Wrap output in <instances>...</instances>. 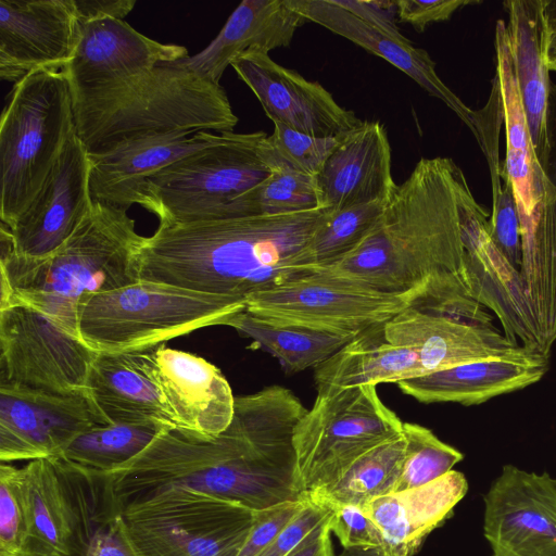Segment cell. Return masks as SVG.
Wrapping results in <instances>:
<instances>
[{
  "label": "cell",
  "mask_w": 556,
  "mask_h": 556,
  "mask_svg": "<svg viewBox=\"0 0 556 556\" xmlns=\"http://www.w3.org/2000/svg\"><path fill=\"white\" fill-rule=\"evenodd\" d=\"M376 387L317 389L294 430L304 495L331 485L363 454L402 433L403 421L383 404Z\"/></svg>",
  "instance_id": "9c48e42d"
},
{
  "label": "cell",
  "mask_w": 556,
  "mask_h": 556,
  "mask_svg": "<svg viewBox=\"0 0 556 556\" xmlns=\"http://www.w3.org/2000/svg\"><path fill=\"white\" fill-rule=\"evenodd\" d=\"M334 210L160 226L136 256L139 280L229 298L253 294L311 274L309 245Z\"/></svg>",
  "instance_id": "3957f363"
},
{
  "label": "cell",
  "mask_w": 556,
  "mask_h": 556,
  "mask_svg": "<svg viewBox=\"0 0 556 556\" xmlns=\"http://www.w3.org/2000/svg\"><path fill=\"white\" fill-rule=\"evenodd\" d=\"M386 203L358 204L333 211L316 231L309 245V256L315 268L353 251L374 229Z\"/></svg>",
  "instance_id": "f35d334b"
},
{
  "label": "cell",
  "mask_w": 556,
  "mask_h": 556,
  "mask_svg": "<svg viewBox=\"0 0 556 556\" xmlns=\"http://www.w3.org/2000/svg\"><path fill=\"white\" fill-rule=\"evenodd\" d=\"M546 63L549 72H556V0L547 5Z\"/></svg>",
  "instance_id": "f5cc1de1"
},
{
  "label": "cell",
  "mask_w": 556,
  "mask_h": 556,
  "mask_svg": "<svg viewBox=\"0 0 556 556\" xmlns=\"http://www.w3.org/2000/svg\"><path fill=\"white\" fill-rule=\"evenodd\" d=\"M187 56L184 46L161 43L124 20L106 18L80 25L75 52L63 71L72 89L88 88L124 80Z\"/></svg>",
  "instance_id": "603a6c76"
},
{
  "label": "cell",
  "mask_w": 556,
  "mask_h": 556,
  "mask_svg": "<svg viewBox=\"0 0 556 556\" xmlns=\"http://www.w3.org/2000/svg\"><path fill=\"white\" fill-rule=\"evenodd\" d=\"M0 386L50 393L86 391L97 352L39 309L0 304Z\"/></svg>",
  "instance_id": "8fae6325"
},
{
  "label": "cell",
  "mask_w": 556,
  "mask_h": 556,
  "mask_svg": "<svg viewBox=\"0 0 556 556\" xmlns=\"http://www.w3.org/2000/svg\"><path fill=\"white\" fill-rule=\"evenodd\" d=\"M331 514L332 510L328 506L307 496V503L304 508L258 556L289 555L315 528L325 522Z\"/></svg>",
  "instance_id": "bcb514c9"
},
{
  "label": "cell",
  "mask_w": 556,
  "mask_h": 556,
  "mask_svg": "<svg viewBox=\"0 0 556 556\" xmlns=\"http://www.w3.org/2000/svg\"><path fill=\"white\" fill-rule=\"evenodd\" d=\"M75 131L89 153L172 131H232L238 123L220 86L181 60L112 84L72 89Z\"/></svg>",
  "instance_id": "5b68a950"
},
{
  "label": "cell",
  "mask_w": 556,
  "mask_h": 556,
  "mask_svg": "<svg viewBox=\"0 0 556 556\" xmlns=\"http://www.w3.org/2000/svg\"><path fill=\"white\" fill-rule=\"evenodd\" d=\"M306 22L293 0H244L205 49L182 61L199 75L219 84L225 70L237 59L288 47Z\"/></svg>",
  "instance_id": "d4e9b609"
},
{
  "label": "cell",
  "mask_w": 556,
  "mask_h": 556,
  "mask_svg": "<svg viewBox=\"0 0 556 556\" xmlns=\"http://www.w3.org/2000/svg\"><path fill=\"white\" fill-rule=\"evenodd\" d=\"M492 556H497V555L493 554Z\"/></svg>",
  "instance_id": "11a10c76"
},
{
  "label": "cell",
  "mask_w": 556,
  "mask_h": 556,
  "mask_svg": "<svg viewBox=\"0 0 556 556\" xmlns=\"http://www.w3.org/2000/svg\"><path fill=\"white\" fill-rule=\"evenodd\" d=\"M483 534L497 556H556V479L505 465L483 495Z\"/></svg>",
  "instance_id": "9a60e30c"
},
{
  "label": "cell",
  "mask_w": 556,
  "mask_h": 556,
  "mask_svg": "<svg viewBox=\"0 0 556 556\" xmlns=\"http://www.w3.org/2000/svg\"><path fill=\"white\" fill-rule=\"evenodd\" d=\"M89 153L74 130L41 188L9 228L13 252L42 257L59 249L91 208Z\"/></svg>",
  "instance_id": "2e32d148"
},
{
  "label": "cell",
  "mask_w": 556,
  "mask_h": 556,
  "mask_svg": "<svg viewBox=\"0 0 556 556\" xmlns=\"http://www.w3.org/2000/svg\"><path fill=\"white\" fill-rule=\"evenodd\" d=\"M492 195L489 236L493 244L519 270L521 262V232L517 203L508 181Z\"/></svg>",
  "instance_id": "7bdbcfd3"
},
{
  "label": "cell",
  "mask_w": 556,
  "mask_h": 556,
  "mask_svg": "<svg viewBox=\"0 0 556 556\" xmlns=\"http://www.w3.org/2000/svg\"><path fill=\"white\" fill-rule=\"evenodd\" d=\"M225 132L172 131L141 135L100 153H89V187L93 201L128 211L142 205L147 180L169 164L214 146Z\"/></svg>",
  "instance_id": "7402d4cb"
},
{
  "label": "cell",
  "mask_w": 556,
  "mask_h": 556,
  "mask_svg": "<svg viewBox=\"0 0 556 556\" xmlns=\"http://www.w3.org/2000/svg\"><path fill=\"white\" fill-rule=\"evenodd\" d=\"M323 204L334 211L388 202L397 185L391 172V148L380 122L363 121L344 135L316 176Z\"/></svg>",
  "instance_id": "cb8c5ba5"
},
{
  "label": "cell",
  "mask_w": 556,
  "mask_h": 556,
  "mask_svg": "<svg viewBox=\"0 0 556 556\" xmlns=\"http://www.w3.org/2000/svg\"><path fill=\"white\" fill-rule=\"evenodd\" d=\"M244 309L223 295L139 280L84 299L78 334L97 353L140 352L200 328L225 325Z\"/></svg>",
  "instance_id": "8992f818"
},
{
  "label": "cell",
  "mask_w": 556,
  "mask_h": 556,
  "mask_svg": "<svg viewBox=\"0 0 556 556\" xmlns=\"http://www.w3.org/2000/svg\"><path fill=\"white\" fill-rule=\"evenodd\" d=\"M331 516L320 526L315 528L287 556H336L330 538L331 531L329 529V520Z\"/></svg>",
  "instance_id": "816d5d0a"
},
{
  "label": "cell",
  "mask_w": 556,
  "mask_h": 556,
  "mask_svg": "<svg viewBox=\"0 0 556 556\" xmlns=\"http://www.w3.org/2000/svg\"><path fill=\"white\" fill-rule=\"evenodd\" d=\"M167 427L155 421L96 426L75 438L59 457L111 472L140 454Z\"/></svg>",
  "instance_id": "8d00e7d4"
},
{
  "label": "cell",
  "mask_w": 556,
  "mask_h": 556,
  "mask_svg": "<svg viewBox=\"0 0 556 556\" xmlns=\"http://www.w3.org/2000/svg\"><path fill=\"white\" fill-rule=\"evenodd\" d=\"M285 164L265 131H227L223 141L152 175L141 206L157 216L160 226L216 220Z\"/></svg>",
  "instance_id": "52a82bcc"
},
{
  "label": "cell",
  "mask_w": 556,
  "mask_h": 556,
  "mask_svg": "<svg viewBox=\"0 0 556 556\" xmlns=\"http://www.w3.org/2000/svg\"><path fill=\"white\" fill-rule=\"evenodd\" d=\"M475 198L450 157L421 159L397 185L369 235L349 254L312 273L390 294L422 293L426 304L468 303L463 222Z\"/></svg>",
  "instance_id": "7a4b0ae2"
},
{
  "label": "cell",
  "mask_w": 556,
  "mask_h": 556,
  "mask_svg": "<svg viewBox=\"0 0 556 556\" xmlns=\"http://www.w3.org/2000/svg\"><path fill=\"white\" fill-rule=\"evenodd\" d=\"M108 422L87 390L50 393L0 386V460L59 457L83 432Z\"/></svg>",
  "instance_id": "5bb4252c"
},
{
  "label": "cell",
  "mask_w": 556,
  "mask_h": 556,
  "mask_svg": "<svg viewBox=\"0 0 556 556\" xmlns=\"http://www.w3.org/2000/svg\"><path fill=\"white\" fill-rule=\"evenodd\" d=\"M415 304H426L422 293H380L311 273L253 294L245 309L278 323L355 337Z\"/></svg>",
  "instance_id": "7c38bea8"
},
{
  "label": "cell",
  "mask_w": 556,
  "mask_h": 556,
  "mask_svg": "<svg viewBox=\"0 0 556 556\" xmlns=\"http://www.w3.org/2000/svg\"><path fill=\"white\" fill-rule=\"evenodd\" d=\"M224 326L252 339L276 357L287 374L317 367L354 338L269 320L247 309L233 315Z\"/></svg>",
  "instance_id": "e575fe53"
},
{
  "label": "cell",
  "mask_w": 556,
  "mask_h": 556,
  "mask_svg": "<svg viewBox=\"0 0 556 556\" xmlns=\"http://www.w3.org/2000/svg\"><path fill=\"white\" fill-rule=\"evenodd\" d=\"M161 390L176 429L215 438L231 424L235 396L222 371L195 354L160 344L135 352Z\"/></svg>",
  "instance_id": "e0dca14e"
},
{
  "label": "cell",
  "mask_w": 556,
  "mask_h": 556,
  "mask_svg": "<svg viewBox=\"0 0 556 556\" xmlns=\"http://www.w3.org/2000/svg\"><path fill=\"white\" fill-rule=\"evenodd\" d=\"M27 509L22 467L0 465V556H22Z\"/></svg>",
  "instance_id": "60d3db41"
},
{
  "label": "cell",
  "mask_w": 556,
  "mask_h": 556,
  "mask_svg": "<svg viewBox=\"0 0 556 556\" xmlns=\"http://www.w3.org/2000/svg\"><path fill=\"white\" fill-rule=\"evenodd\" d=\"M307 496L254 511L253 525L238 556H258L304 508Z\"/></svg>",
  "instance_id": "f6af8a7d"
},
{
  "label": "cell",
  "mask_w": 556,
  "mask_h": 556,
  "mask_svg": "<svg viewBox=\"0 0 556 556\" xmlns=\"http://www.w3.org/2000/svg\"><path fill=\"white\" fill-rule=\"evenodd\" d=\"M54 459L73 513L67 556H134L123 533L124 506L111 473Z\"/></svg>",
  "instance_id": "f1b7e54d"
},
{
  "label": "cell",
  "mask_w": 556,
  "mask_h": 556,
  "mask_svg": "<svg viewBox=\"0 0 556 556\" xmlns=\"http://www.w3.org/2000/svg\"><path fill=\"white\" fill-rule=\"evenodd\" d=\"M79 33L74 0H0V78L64 70Z\"/></svg>",
  "instance_id": "ac0fdd59"
},
{
  "label": "cell",
  "mask_w": 556,
  "mask_h": 556,
  "mask_svg": "<svg viewBox=\"0 0 556 556\" xmlns=\"http://www.w3.org/2000/svg\"><path fill=\"white\" fill-rule=\"evenodd\" d=\"M337 556H384L381 549L343 548Z\"/></svg>",
  "instance_id": "db71d44e"
},
{
  "label": "cell",
  "mask_w": 556,
  "mask_h": 556,
  "mask_svg": "<svg viewBox=\"0 0 556 556\" xmlns=\"http://www.w3.org/2000/svg\"><path fill=\"white\" fill-rule=\"evenodd\" d=\"M79 25L106 18L124 20L135 0H74Z\"/></svg>",
  "instance_id": "681fc988"
},
{
  "label": "cell",
  "mask_w": 556,
  "mask_h": 556,
  "mask_svg": "<svg viewBox=\"0 0 556 556\" xmlns=\"http://www.w3.org/2000/svg\"><path fill=\"white\" fill-rule=\"evenodd\" d=\"M293 4L307 22L329 29L405 73L465 123L486 160L498 156L504 109L502 91L497 85L491 87L485 105L480 110H472L441 80L429 53L416 48L412 41L396 39L370 26L332 0H293Z\"/></svg>",
  "instance_id": "4fadbf2b"
},
{
  "label": "cell",
  "mask_w": 556,
  "mask_h": 556,
  "mask_svg": "<svg viewBox=\"0 0 556 556\" xmlns=\"http://www.w3.org/2000/svg\"><path fill=\"white\" fill-rule=\"evenodd\" d=\"M495 72L503 97L506 155L501 163V179L509 182L518 207L520 225L527 223L539 204L545 176L536 159L523 111L506 24L495 25Z\"/></svg>",
  "instance_id": "f546056e"
},
{
  "label": "cell",
  "mask_w": 556,
  "mask_h": 556,
  "mask_svg": "<svg viewBox=\"0 0 556 556\" xmlns=\"http://www.w3.org/2000/svg\"><path fill=\"white\" fill-rule=\"evenodd\" d=\"M231 66L273 123L316 137L343 136L363 123L318 81L276 63L268 54H248Z\"/></svg>",
  "instance_id": "ffe728a7"
},
{
  "label": "cell",
  "mask_w": 556,
  "mask_h": 556,
  "mask_svg": "<svg viewBox=\"0 0 556 556\" xmlns=\"http://www.w3.org/2000/svg\"><path fill=\"white\" fill-rule=\"evenodd\" d=\"M307 408L290 390L267 387L237 396L231 424L218 437L167 427L136 457L111 471L123 506L167 489H187L253 511L305 497L294 430Z\"/></svg>",
  "instance_id": "6da1fadb"
},
{
  "label": "cell",
  "mask_w": 556,
  "mask_h": 556,
  "mask_svg": "<svg viewBox=\"0 0 556 556\" xmlns=\"http://www.w3.org/2000/svg\"><path fill=\"white\" fill-rule=\"evenodd\" d=\"M75 130L63 70H42L14 84L0 121L1 223L11 228L30 204Z\"/></svg>",
  "instance_id": "ba28073f"
},
{
  "label": "cell",
  "mask_w": 556,
  "mask_h": 556,
  "mask_svg": "<svg viewBox=\"0 0 556 556\" xmlns=\"http://www.w3.org/2000/svg\"><path fill=\"white\" fill-rule=\"evenodd\" d=\"M254 511L220 497L167 489L123 508L134 556H238Z\"/></svg>",
  "instance_id": "30bf717a"
},
{
  "label": "cell",
  "mask_w": 556,
  "mask_h": 556,
  "mask_svg": "<svg viewBox=\"0 0 556 556\" xmlns=\"http://www.w3.org/2000/svg\"><path fill=\"white\" fill-rule=\"evenodd\" d=\"M404 460L395 492L428 484L446 475L464 455L441 441L430 429L403 422Z\"/></svg>",
  "instance_id": "ab89813d"
},
{
  "label": "cell",
  "mask_w": 556,
  "mask_h": 556,
  "mask_svg": "<svg viewBox=\"0 0 556 556\" xmlns=\"http://www.w3.org/2000/svg\"><path fill=\"white\" fill-rule=\"evenodd\" d=\"M549 355L532 352L516 357L472 362L397 383L421 403L453 402L465 406L525 389L547 372Z\"/></svg>",
  "instance_id": "4316f807"
},
{
  "label": "cell",
  "mask_w": 556,
  "mask_h": 556,
  "mask_svg": "<svg viewBox=\"0 0 556 556\" xmlns=\"http://www.w3.org/2000/svg\"><path fill=\"white\" fill-rule=\"evenodd\" d=\"M22 469L27 509L22 556H67L73 513L55 459L29 460Z\"/></svg>",
  "instance_id": "836d02e7"
},
{
  "label": "cell",
  "mask_w": 556,
  "mask_h": 556,
  "mask_svg": "<svg viewBox=\"0 0 556 556\" xmlns=\"http://www.w3.org/2000/svg\"><path fill=\"white\" fill-rule=\"evenodd\" d=\"M424 375L416 351L389 341L382 323L362 331L315 367L314 378L316 389H344L399 383Z\"/></svg>",
  "instance_id": "1f68e13d"
},
{
  "label": "cell",
  "mask_w": 556,
  "mask_h": 556,
  "mask_svg": "<svg viewBox=\"0 0 556 556\" xmlns=\"http://www.w3.org/2000/svg\"><path fill=\"white\" fill-rule=\"evenodd\" d=\"M404 451L401 433L358 457L334 483L307 496L323 503L364 507L376 497L395 492Z\"/></svg>",
  "instance_id": "d590c367"
},
{
  "label": "cell",
  "mask_w": 556,
  "mask_h": 556,
  "mask_svg": "<svg viewBox=\"0 0 556 556\" xmlns=\"http://www.w3.org/2000/svg\"><path fill=\"white\" fill-rule=\"evenodd\" d=\"M519 274L545 353L556 340V189L545 180L530 219L520 225Z\"/></svg>",
  "instance_id": "d6a6232c"
},
{
  "label": "cell",
  "mask_w": 556,
  "mask_h": 556,
  "mask_svg": "<svg viewBox=\"0 0 556 556\" xmlns=\"http://www.w3.org/2000/svg\"><path fill=\"white\" fill-rule=\"evenodd\" d=\"M384 331L389 341L416 351L425 375L534 352L513 344L497 328L473 327L429 305L415 304L401 311L384 323Z\"/></svg>",
  "instance_id": "44dd1931"
},
{
  "label": "cell",
  "mask_w": 556,
  "mask_h": 556,
  "mask_svg": "<svg viewBox=\"0 0 556 556\" xmlns=\"http://www.w3.org/2000/svg\"><path fill=\"white\" fill-rule=\"evenodd\" d=\"M547 5L548 0L503 3L518 89L541 168L547 151L546 113L552 85L546 63Z\"/></svg>",
  "instance_id": "83f0119b"
},
{
  "label": "cell",
  "mask_w": 556,
  "mask_h": 556,
  "mask_svg": "<svg viewBox=\"0 0 556 556\" xmlns=\"http://www.w3.org/2000/svg\"><path fill=\"white\" fill-rule=\"evenodd\" d=\"M321 206L325 205L316 176L285 164L258 186L228 204L218 219L282 215Z\"/></svg>",
  "instance_id": "74e56055"
},
{
  "label": "cell",
  "mask_w": 556,
  "mask_h": 556,
  "mask_svg": "<svg viewBox=\"0 0 556 556\" xmlns=\"http://www.w3.org/2000/svg\"><path fill=\"white\" fill-rule=\"evenodd\" d=\"M318 503L328 506L332 510L329 529L334 533L343 548H382V534L362 507Z\"/></svg>",
  "instance_id": "ee69618b"
},
{
  "label": "cell",
  "mask_w": 556,
  "mask_h": 556,
  "mask_svg": "<svg viewBox=\"0 0 556 556\" xmlns=\"http://www.w3.org/2000/svg\"><path fill=\"white\" fill-rule=\"evenodd\" d=\"M86 390L108 422L155 421L176 429L161 390L135 352L97 353Z\"/></svg>",
  "instance_id": "4dcf8cb0"
},
{
  "label": "cell",
  "mask_w": 556,
  "mask_h": 556,
  "mask_svg": "<svg viewBox=\"0 0 556 556\" xmlns=\"http://www.w3.org/2000/svg\"><path fill=\"white\" fill-rule=\"evenodd\" d=\"M343 137H316L278 122H274V131L269 135L276 152L288 165L313 176L320 173Z\"/></svg>",
  "instance_id": "b9f144b4"
},
{
  "label": "cell",
  "mask_w": 556,
  "mask_h": 556,
  "mask_svg": "<svg viewBox=\"0 0 556 556\" xmlns=\"http://www.w3.org/2000/svg\"><path fill=\"white\" fill-rule=\"evenodd\" d=\"M547 151L542 172L556 189V85L552 83L546 113Z\"/></svg>",
  "instance_id": "f907efd6"
},
{
  "label": "cell",
  "mask_w": 556,
  "mask_h": 556,
  "mask_svg": "<svg viewBox=\"0 0 556 556\" xmlns=\"http://www.w3.org/2000/svg\"><path fill=\"white\" fill-rule=\"evenodd\" d=\"M467 491L466 477L453 469L428 484L376 497L362 508L382 534L384 556H413Z\"/></svg>",
  "instance_id": "484cf974"
},
{
  "label": "cell",
  "mask_w": 556,
  "mask_h": 556,
  "mask_svg": "<svg viewBox=\"0 0 556 556\" xmlns=\"http://www.w3.org/2000/svg\"><path fill=\"white\" fill-rule=\"evenodd\" d=\"M370 26L400 40H408L397 26L396 1L332 0Z\"/></svg>",
  "instance_id": "c3c4849f"
},
{
  "label": "cell",
  "mask_w": 556,
  "mask_h": 556,
  "mask_svg": "<svg viewBox=\"0 0 556 556\" xmlns=\"http://www.w3.org/2000/svg\"><path fill=\"white\" fill-rule=\"evenodd\" d=\"M478 3L480 1L476 0L396 1L399 21L412 25L419 33L429 24L448 21L460 8Z\"/></svg>",
  "instance_id": "7dc6e473"
},
{
  "label": "cell",
  "mask_w": 556,
  "mask_h": 556,
  "mask_svg": "<svg viewBox=\"0 0 556 556\" xmlns=\"http://www.w3.org/2000/svg\"><path fill=\"white\" fill-rule=\"evenodd\" d=\"M0 233L1 303H26L74 336L84 299L139 281L136 256L146 237L125 208L92 200L71 237L42 257L15 254L3 224Z\"/></svg>",
  "instance_id": "277c9868"
},
{
  "label": "cell",
  "mask_w": 556,
  "mask_h": 556,
  "mask_svg": "<svg viewBox=\"0 0 556 556\" xmlns=\"http://www.w3.org/2000/svg\"><path fill=\"white\" fill-rule=\"evenodd\" d=\"M490 215L475 198L465 211L464 276L468 292L473 300L495 313L509 342L519 345V338L522 346L547 354L526 299L519 270L509 264L490 239Z\"/></svg>",
  "instance_id": "d6986e66"
}]
</instances>
